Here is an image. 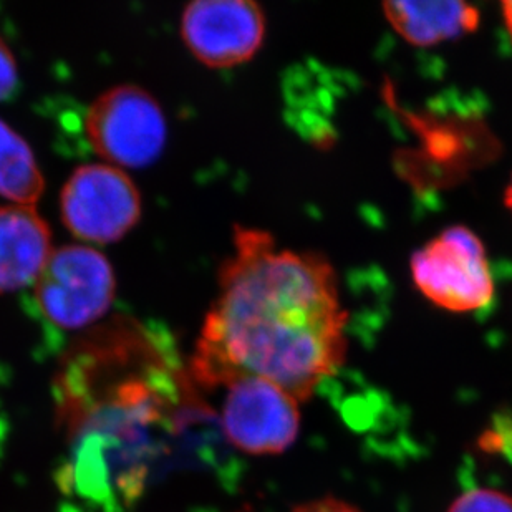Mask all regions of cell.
<instances>
[{
  "label": "cell",
  "mask_w": 512,
  "mask_h": 512,
  "mask_svg": "<svg viewBox=\"0 0 512 512\" xmlns=\"http://www.w3.org/2000/svg\"><path fill=\"white\" fill-rule=\"evenodd\" d=\"M347 322L327 257L281 249L269 232L237 226L191 372L204 387L259 377L307 400L345 360Z\"/></svg>",
  "instance_id": "1"
},
{
  "label": "cell",
  "mask_w": 512,
  "mask_h": 512,
  "mask_svg": "<svg viewBox=\"0 0 512 512\" xmlns=\"http://www.w3.org/2000/svg\"><path fill=\"white\" fill-rule=\"evenodd\" d=\"M85 133L108 165L145 168L165 150L168 123L160 102L148 90L123 83L93 100L85 116Z\"/></svg>",
  "instance_id": "2"
},
{
  "label": "cell",
  "mask_w": 512,
  "mask_h": 512,
  "mask_svg": "<svg viewBox=\"0 0 512 512\" xmlns=\"http://www.w3.org/2000/svg\"><path fill=\"white\" fill-rule=\"evenodd\" d=\"M40 312L58 329L80 330L102 319L116 295L112 262L87 244L54 249L34 284Z\"/></svg>",
  "instance_id": "3"
},
{
  "label": "cell",
  "mask_w": 512,
  "mask_h": 512,
  "mask_svg": "<svg viewBox=\"0 0 512 512\" xmlns=\"http://www.w3.org/2000/svg\"><path fill=\"white\" fill-rule=\"evenodd\" d=\"M410 271L421 294L451 312L483 309L494 297L486 247L466 226H451L426 242L411 256Z\"/></svg>",
  "instance_id": "4"
},
{
  "label": "cell",
  "mask_w": 512,
  "mask_h": 512,
  "mask_svg": "<svg viewBox=\"0 0 512 512\" xmlns=\"http://www.w3.org/2000/svg\"><path fill=\"white\" fill-rule=\"evenodd\" d=\"M143 206L135 181L118 166L87 163L60 191V214L73 236L92 244L120 241L140 221Z\"/></svg>",
  "instance_id": "5"
},
{
  "label": "cell",
  "mask_w": 512,
  "mask_h": 512,
  "mask_svg": "<svg viewBox=\"0 0 512 512\" xmlns=\"http://www.w3.org/2000/svg\"><path fill=\"white\" fill-rule=\"evenodd\" d=\"M189 52L213 68L251 60L266 37V15L252 0H194L181 15Z\"/></svg>",
  "instance_id": "6"
},
{
  "label": "cell",
  "mask_w": 512,
  "mask_h": 512,
  "mask_svg": "<svg viewBox=\"0 0 512 512\" xmlns=\"http://www.w3.org/2000/svg\"><path fill=\"white\" fill-rule=\"evenodd\" d=\"M223 411L228 440L251 455L282 453L299 433L297 400L264 378L244 377L231 383Z\"/></svg>",
  "instance_id": "7"
},
{
  "label": "cell",
  "mask_w": 512,
  "mask_h": 512,
  "mask_svg": "<svg viewBox=\"0 0 512 512\" xmlns=\"http://www.w3.org/2000/svg\"><path fill=\"white\" fill-rule=\"evenodd\" d=\"M52 252V232L35 206H0V294L34 285Z\"/></svg>",
  "instance_id": "8"
},
{
  "label": "cell",
  "mask_w": 512,
  "mask_h": 512,
  "mask_svg": "<svg viewBox=\"0 0 512 512\" xmlns=\"http://www.w3.org/2000/svg\"><path fill=\"white\" fill-rule=\"evenodd\" d=\"M383 12L398 34L418 47H431L478 29L479 10L466 2H385Z\"/></svg>",
  "instance_id": "9"
},
{
  "label": "cell",
  "mask_w": 512,
  "mask_h": 512,
  "mask_svg": "<svg viewBox=\"0 0 512 512\" xmlns=\"http://www.w3.org/2000/svg\"><path fill=\"white\" fill-rule=\"evenodd\" d=\"M45 191L44 173L19 131L0 118V196L12 204L35 206Z\"/></svg>",
  "instance_id": "10"
},
{
  "label": "cell",
  "mask_w": 512,
  "mask_h": 512,
  "mask_svg": "<svg viewBox=\"0 0 512 512\" xmlns=\"http://www.w3.org/2000/svg\"><path fill=\"white\" fill-rule=\"evenodd\" d=\"M448 512H512V496L496 489H471L461 494Z\"/></svg>",
  "instance_id": "11"
},
{
  "label": "cell",
  "mask_w": 512,
  "mask_h": 512,
  "mask_svg": "<svg viewBox=\"0 0 512 512\" xmlns=\"http://www.w3.org/2000/svg\"><path fill=\"white\" fill-rule=\"evenodd\" d=\"M19 85V65L14 52L0 37V100L9 98Z\"/></svg>",
  "instance_id": "12"
},
{
  "label": "cell",
  "mask_w": 512,
  "mask_h": 512,
  "mask_svg": "<svg viewBox=\"0 0 512 512\" xmlns=\"http://www.w3.org/2000/svg\"><path fill=\"white\" fill-rule=\"evenodd\" d=\"M294 512H360L358 509L352 508L350 504L343 503L339 499L325 498L314 501V503L302 504L299 508H295Z\"/></svg>",
  "instance_id": "13"
},
{
  "label": "cell",
  "mask_w": 512,
  "mask_h": 512,
  "mask_svg": "<svg viewBox=\"0 0 512 512\" xmlns=\"http://www.w3.org/2000/svg\"><path fill=\"white\" fill-rule=\"evenodd\" d=\"M501 9H503L504 24H506V29H508L509 35H511L512 39V0L503 2V4H501Z\"/></svg>",
  "instance_id": "14"
},
{
  "label": "cell",
  "mask_w": 512,
  "mask_h": 512,
  "mask_svg": "<svg viewBox=\"0 0 512 512\" xmlns=\"http://www.w3.org/2000/svg\"><path fill=\"white\" fill-rule=\"evenodd\" d=\"M504 206H506L512 214V178L511 181H509L508 188L504 191Z\"/></svg>",
  "instance_id": "15"
}]
</instances>
